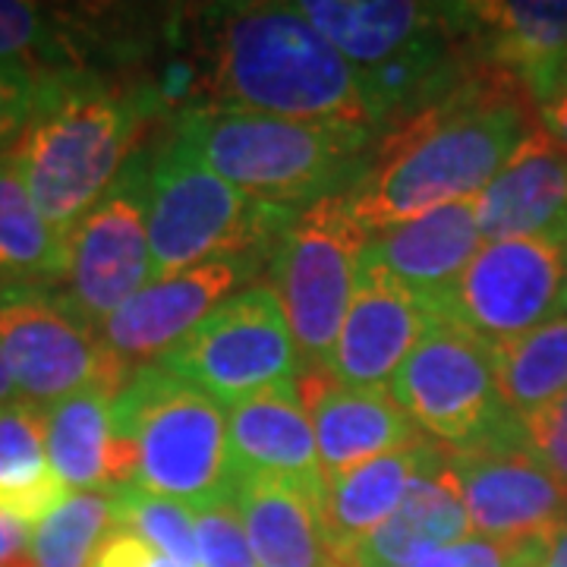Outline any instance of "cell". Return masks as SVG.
Returning a JSON list of instances; mask_svg holds the SVG:
<instances>
[{
  "instance_id": "cell-7",
  "label": "cell",
  "mask_w": 567,
  "mask_h": 567,
  "mask_svg": "<svg viewBox=\"0 0 567 567\" xmlns=\"http://www.w3.org/2000/svg\"><path fill=\"white\" fill-rule=\"evenodd\" d=\"M388 394L432 445L451 454L527 447L520 420L498 391L495 350L445 319L406 357Z\"/></svg>"
},
{
  "instance_id": "cell-43",
  "label": "cell",
  "mask_w": 567,
  "mask_h": 567,
  "mask_svg": "<svg viewBox=\"0 0 567 567\" xmlns=\"http://www.w3.org/2000/svg\"><path fill=\"white\" fill-rule=\"evenodd\" d=\"M561 85H567V61H565V66H561V80H558V85H555V92H558Z\"/></svg>"
},
{
  "instance_id": "cell-31",
  "label": "cell",
  "mask_w": 567,
  "mask_h": 567,
  "mask_svg": "<svg viewBox=\"0 0 567 567\" xmlns=\"http://www.w3.org/2000/svg\"><path fill=\"white\" fill-rule=\"evenodd\" d=\"M114 495V517L117 527L133 529L140 539L167 555L174 561L199 567V548H196V514L181 502H171L162 495H152L136 483L111 488Z\"/></svg>"
},
{
  "instance_id": "cell-27",
  "label": "cell",
  "mask_w": 567,
  "mask_h": 567,
  "mask_svg": "<svg viewBox=\"0 0 567 567\" xmlns=\"http://www.w3.org/2000/svg\"><path fill=\"white\" fill-rule=\"evenodd\" d=\"M66 244L44 221L10 152L0 155V287H58Z\"/></svg>"
},
{
  "instance_id": "cell-39",
  "label": "cell",
  "mask_w": 567,
  "mask_h": 567,
  "mask_svg": "<svg viewBox=\"0 0 567 567\" xmlns=\"http://www.w3.org/2000/svg\"><path fill=\"white\" fill-rule=\"evenodd\" d=\"M536 567H567V524L543 539Z\"/></svg>"
},
{
  "instance_id": "cell-4",
  "label": "cell",
  "mask_w": 567,
  "mask_h": 567,
  "mask_svg": "<svg viewBox=\"0 0 567 567\" xmlns=\"http://www.w3.org/2000/svg\"><path fill=\"white\" fill-rule=\"evenodd\" d=\"M375 136L369 126L284 121L218 102H196L174 114V140L218 177L290 208L344 193Z\"/></svg>"
},
{
  "instance_id": "cell-20",
  "label": "cell",
  "mask_w": 567,
  "mask_h": 567,
  "mask_svg": "<svg viewBox=\"0 0 567 567\" xmlns=\"http://www.w3.org/2000/svg\"><path fill=\"white\" fill-rule=\"evenodd\" d=\"M483 244L536 237L567 240V152L539 126L476 196Z\"/></svg>"
},
{
  "instance_id": "cell-13",
  "label": "cell",
  "mask_w": 567,
  "mask_h": 567,
  "mask_svg": "<svg viewBox=\"0 0 567 567\" xmlns=\"http://www.w3.org/2000/svg\"><path fill=\"white\" fill-rule=\"evenodd\" d=\"M265 265L268 262L256 256H230L193 265L164 281L142 287L133 300H126L99 328V334L107 350L130 372H136L181 344L212 309L240 293V287L252 281Z\"/></svg>"
},
{
  "instance_id": "cell-29",
  "label": "cell",
  "mask_w": 567,
  "mask_h": 567,
  "mask_svg": "<svg viewBox=\"0 0 567 567\" xmlns=\"http://www.w3.org/2000/svg\"><path fill=\"white\" fill-rule=\"evenodd\" d=\"M495 372L502 401L517 420L567 394V316H555L524 338L498 347Z\"/></svg>"
},
{
  "instance_id": "cell-24",
  "label": "cell",
  "mask_w": 567,
  "mask_h": 567,
  "mask_svg": "<svg viewBox=\"0 0 567 567\" xmlns=\"http://www.w3.org/2000/svg\"><path fill=\"white\" fill-rule=\"evenodd\" d=\"M435 447L439 445L423 442L394 454H382L324 483L319 524L334 565H344L350 551L398 511L413 476L423 470Z\"/></svg>"
},
{
  "instance_id": "cell-14",
  "label": "cell",
  "mask_w": 567,
  "mask_h": 567,
  "mask_svg": "<svg viewBox=\"0 0 567 567\" xmlns=\"http://www.w3.org/2000/svg\"><path fill=\"white\" fill-rule=\"evenodd\" d=\"M451 473L476 536L529 543L567 524V488L527 447L451 454Z\"/></svg>"
},
{
  "instance_id": "cell-30",
  "label": "cell",
  "mask_w": 567,
  "mask_h": 567,
  "mask_svg": "<svg viewBox=\"0 0 567 567\" xmlns=\"http://www.w3.org/2000/svg\"><path fill=\"white\" fill-rule=\"evenodd\" d=\"M117 529L111 488L70 492L32 527V567H95L99 548Z\"/></svg>"
},
{
  "instance_id": "cell-34",
  "label": "cell",
  "mask_w": 567,
  "mask_h": 567,
  "mask_svg": "<svg viewBox=\"0 0 567 567\" xmlns=\"http://www.w3.org/2000/svg\"><path fill=\"white\" fill-rule=\"evenodd\" d=\"M524 445L567 488V394L520 420Z\"/></svg>"
},
{
  "instance_id": "cell-23",
  "label": "cell",
  "mask_w": 567,
  "mask_h": 567,
  "mask_svg": "<svg viewBox=\"0 0 567 567\" xmlns=\"http://www.w3.org/2000/svg\"><path fill=\"white\" fill-rule=\"evenodd\" d=\"M114 398L104 388H85L44 406L48 461L70 492L136 483V451L114 439Z\"/></svg>"
},
{
  "instance_id": "cell-28",
  "label": "cell",
  "mask_w": 567,
  "mask_h": 567,
  "mask_svg": "<svg viewBox=\"0 0 567 567\" xmlns=\"http://www.w3.org/2000/svg\"><path fill=\"white\" fill-rule=\"evenodd\" d=\"M92 44H99V32L73 10L0 0V63L32 73L89 70L85 51Z\"/></svg>"
},
{
  "instance_id": "cell-32",
  "label": "cell",
  "mask_w": 567,
  "mask_h": 567,
  "mask_svg": "<svg viewBox=\"0 0 567 567\" xmlns=\"http://www.w3.org/2000/svg\"><path fill=\"white\" fill-rule=\"evenodd\" d=\"M199 567H259L234 502L196 511Z\"/></svg>"
},
{
  "instance_id": "cell-38",
  "label": "cell",
  "mask_w": 567,
  "mask_h": 567,
  "mask_svg": "<svg viewBox=\"0 0 567 567\" xmlns=\"http://www.w3.org/2000/svg\"><path fill=\"white\" fill-rule=\"evenodd\" d=\"M536 114H539V126L546 130L548 140L567 152V85L551 92L543 104H536Z\"/></svg>"
},
{
  "instance_id": "cell-41",
  "label": "cell",
  "mask_w": 567,
  "mask_h": 567,
  "mask_svg": "<svg viewBox=\"0 0 567 567\" xmlns=\"http://www.w3.org/2000/svg\"><path fill=\"white\" fill-rule=\"evenodd\" d=\"M152 567H189V565H181V561H174V558H167V555H158V551H155Z\"/></svg>"
},
{
  "instance_id": "cell-11",
  "label": "cell",
  "mask_w": 567,
  "mask_h": 567,
  "mask_svg": "<svg viewBox=\"0 0 567 567\" xmlns=\"http://www.w3.org/2000/svg\"><path fill=\"white\" fill-rule=\"evenodd\" d=\"M148 164V152H133L111 189L66 237L61 293L95 328L152 284Z\"/></svg>"
},
{
  "instance_id": "cell-40",
  "label": "cell",
  "mask_w": 567,
  "mask_h": 567,
  "mask_svg": "<svg viewBox=\"0 0 567 567\" xmlns=\"http://www.w3.org/2000/svg\"><path fill=\"white\" fill-rule=\"evenodd\" d=\"M13 401H17V385H13V375H10L3 350H0V406L13 404Z\"/></svg>"
},
{
  "instance_id": "cell-25",
  "label": "cell",
  "mask_w": 567,
  "mask_h": 567,
  "mask_svg": "<svg viewBox=\"0 0 567 567\" xmlns=\"http://www.w3.org/2000/svg\"><path fill=\"white\" fill-rule=\"evenodd\" d=\"M259 567H334L319 524V502L303 488L246 476L234 492Z\"/></svg>"
},
{
  "instance_id": "cell-6",
  "label": "cell",
  "mask_w": 567,
  "mask_h": 567,
  "mask_svg": "<svg viewBox=\"0 0 567 567\" xmlns=\"http://www.w3.org/2000/svg\"><path fill=\"white\" fill-rule=\"evenodd\" d=\"M297 215L300 208L265 203L227 183L171 136L148 164L152 284L230 256L268 262Z\"/></svg>"
},
{
  "instance_id": "cell-9",
  "label": "cell",
  "mask_w": 567,
  "mask_h": 567,
  "mask_svg": "<svg viewBox=\"0 0 567 567\" xmlns=\"http://www.w3.org/2000/svg\"><path fill=\"white\" fill-rule=\"evenodd\" d=\"M155 363L221 406L271 388L297 385L300 379L290 324L278 297L262 284L227 297Z\"/></svg>"
},
{
  "instance_id": "cell-16",
  "label": "cell",
  "mask_w": 567,
  "mask_h": 567,
  "mask_svg": "<svg viewBox=\"0 0 567 567\" xmlns=\"http://www.w3.org/2000/svg\"><path fill=\"white\" fill-rule=\"evenodd\" d=\"M480 249L483 234L476 196H470L439 205L413 221L398 224L365 240L357 271L401 287L435 312V303L464 275V268Z\"/></svg>"
},
{
  "instance_id": "cell-44",
  "label": "cell",
  "mask_w": 567,
  "mask_h": 567,
  "mask_svg": "<svg viewBox=\"0 0 567 567\" xmlns=\"http://www.w3.org/2000/svg\"><path fill=\"white\" fill-rule=\"evenodd\" d=\"M334 567H341V565H334Z\"/></svg>"
},
{
  "instance_id": "cell-37",
  "label": "cell",
  "mask_w": 567,
  "mask_h": 567,
  "mask_svg": "<svg viewBox=\"0 0 567 567\" xmlns=\"http://www.w3.org/2000/svg\"><path fill=\"white\" fill-rule=\"evenodd\" d=\"M0 567H32V527L0 511Z\"/></svg>"
},
{
  "instance_id": "cell-22",
  "label": "cell",
  "mask_w": 567,
  "mask_h": 567,
  "mask_svg": "<svg viewBox=\"0 0 567 567\" xmlns=\"http://www.w3.org/2000/svg\"><path fill=\"white\" fill-rule=\"evenodd\" d=\"M470 536V517L451 473V454L435 447L413 476L404 502L350 551L341 567H413L420 558Z\"/></svg>"
},
{
  "instance_id": "cell-21",
  "label": "cell",
  "mask_w": 567,
  "mask_h": 567,
  "mask_svg": "<svg viewBox=\"0 0 567 567\" xmlns=\"http://www.w3.org/2000/svg\"><path fill=\"white\" fill-rule=\"evenodd\" d=\"M227 435L240 480L262 476L290 483L312 495L322 507V461L297 385L271 388L227 406Z\"/></svg>"
},
{
  "instance_id": "cell-17",
  "label": "cell",
  "mask_w": 567,
  "mask_h": 567,
  "mask_svg": "<svg viewBox=\"0 0 567 567\" xmlns=\"http://www.w3.org/2000/svg\"><path fill=\"white\" fill-rule=\"evenodd\" d=\"M439 316L394 284L360 275L324 372L344 388L388 391Z\"/></svg>"
},
{
  "instance_id": "cell-33",
  "label": "cell",
  "mask_w": 567,
  "mask_h": 567,
  "mask_svg": "<svg viewBox=\"0 0 567 567\" xmlns=\"http://www.w3.org/2000/svg\"><path fill=\"white\" fill-rule=\"evenodd\" d=\"M543 539L498 543V539H486V536H466L454 546L425 555L413 567H536Z\"/></svg>"
},
{
  "instance_id": "cell-8",
  "label": "cell",
  "mask_w": 567,
  "mask_h": 567,
  "mask_svg": "<svg viewBox=\"0 0 567 567\" xmlns=\"http://www.w3.org/2000/svg\"><path fill=\"white\" fill-rule=\"evenodd\" d=\"M363 230L350 221L338 196L300 208L268 259V281L303 369H324L347 306L357 290V262L365 246Z\"/></svg>"
},
{
  "instance_id": "cell-42",
  "label": "cell",
  "mask_w": 567,
  "mask_h": 567,
  "mask_svg": "<svg viewBox=\"0 0 567 567\" xmlns=\"http://www.w3.org/2000/svg\"><path fill=\"white\" fill-rule=\"evenodd\" d=\"M561 249H565V303H561V312H567V240L561 244Z\"/></svg>"
},
{
  "instance_id": "cell-26",
  "label": "cell",
  "mask_w": 567,
  "mask_h": 567,
  "mask_svg": "<svg viewBox=\"0 0 567 567\" xmlns=\"http://www.w3.org/2000/svg\"><path fill=\"white\" fill-rule=\"evenodd\" d=\"M70 488L58 480L44 445V406L13 401L0 406V511L39 527Z\"/></svg>"
},
{
  "instance_id": "cell-19",
  "label": "cell",
  "mask_w": 567,
  "mask_h": 567,
  "mask_svg": "<svg viewBox=\"0 0 567 567\" xmlns=\"http://www.w3.org/2000/svg\"><path fill=\"white\" fill-rule=\"evenodd\" d=\"M293 7L360 73L461 32L457 3L300 0Z\"/></svg>"
},
{
  "instance_id": "cell-15",
  "label": "cell",
  "mask_w": 567,
  "mask_h": 567,
  "mask_svg": "<svg viewBox=\"0 0 567 567\" xmlns=\"http://www.w3.org/2000/svg\"><path fill=\"white\" fill-rule=\"evenodd\" d=\"M461 35L476 63L517 80L543 104L567 61V0L457 3Z\"/></svg>"
},
{
  "instance_id": "cell-36",
  "label": "cell",
  "mask_w": 567,
  "mask_h": 567,
  "mask_svg": "<svg viewBox=\"0 0 567 567\" xmlns=\"http://www.w3.org/2000/svg\"><path fill=\"white\" fill-rule=\"evenodd\" d=\"M152 558H155V548L140 539L133 529L117 527L99 548L95 567H152Z\"/></svg>"
},
{
  "instance_id": "cell-18",
  "label": "cell",
  "mask_w": 567,
  "mask_h": 567,
  "mask_svg": "<svg viewBox=\"0 0 567 567\" xmlns=\"http://www.w3.org/2000/svg\"><path fill=\"white\" fill-rule=\"evenodd\" d=\"M297 394L316 432L324 483L382 454L429 442L388 391L344 388L324 369H303Z\"/></svg>"
},
{
  "instance_id": "cell-2",
  "label": "cell",
  "mask_w": 567,
  "mask_h": 567,
  "mask_svg": "<svg viewBox=\"0 0 567 567\" xmlns=\"http://www.w3.org/2000/svg\"><path fill=\"white\" fill-rule=\"evenodd\" d=\"M203 102L284 121L372 126L360 73L293 3H224L205 10Z\"/></svg>"
},
{
  "instance_id": "cell-10",
  "label": "cell",
  "mask_w": 567,
  "mask_h": 567,
  "mask_svg": "<svg viewBox=\"0 0 567 567\" xmlns=\"http://www.w3.org/2000/svg\"><path fill=\"white\" fill-rule=\"evenodd\" d=\"M0 350L17 394L39 406L85 388L121 394L133 375L58 287H0Z\"/></svg>"
},
{
  "instance_id": "cell-12",
  "label": "cell",
  "mask_w": 567,
  "mask_h": 567,
  "mask_svg": "<svg viewBox=\"0 0 567 567\" xmlns=\"http://www.w3.org/2000/svg\"><path fill=\"white\" fill-rule=\"evenodd\" d=\"M565 303V249L548 240H495L435 303V316L492 350L546 324Z\"/></svg>"
},
{
  "instance_id": "cell-3",
  "label": "cell",
  "mask_w": 567,
  "mask_h": 567,
  "mask_svg": "<svg viewBox=\"0 0 567 567\" xmlns=\"http://www.w3.org/2000/svg\"><path fill=\"white\" fill-rule=\"evenodd\" d=\"M152 111V85L126 89L95 70L41 73L32 117L7 152L63 244L133 158Z\"/></svg>"
},
{
  "instance_id": "cell-35",
  "label": "cell",
  "mask_w": 567,
  "mask_h": 567,
  "mask_svg": "<svg viewBox=\"0 0 567 567\" xmlns=\"http://www.w3.org/2000/svg\"><path fill=\"white\" fill-rule=\"evenodd\" d=\"M39 82L41 73L0 63V148L20 140V133L32 117L35 99H39Z\"/></svg>"
},
{
  "instance_id": "cell-1",
  "label": "cell",
  "mask_w": 567,
  "mask_h": 567,
  "mask_svg": "<svg viewBox=\"0 0 567 567\" xmlns=\"http://www.w3.org/2000/svg\"><path fill=\"white\" fill-rule=\"evenodd\" d=\"M536 130L527 89L480 63L442 102L379 133L338 203L372 240L439 205L480 196Z\"/></svg>"
},
{
  "instance_id": "cell-5",
  "label": "cell",
  "mask_w": 567,
  "mask_h": 567,
  "mask_svg": "<svg viewBox=\"0 0 567 567\" xmlns=\"http://www.w3.org/2000/svg\"><path fill=\"white\" fill-rule=\"evenodd\" d=\"M114 439L136 451V486L193 514L234 502L240 473L227 416L199 388L158 363L136 369L111 404Z\"/></svg>"
}]
</instances>
